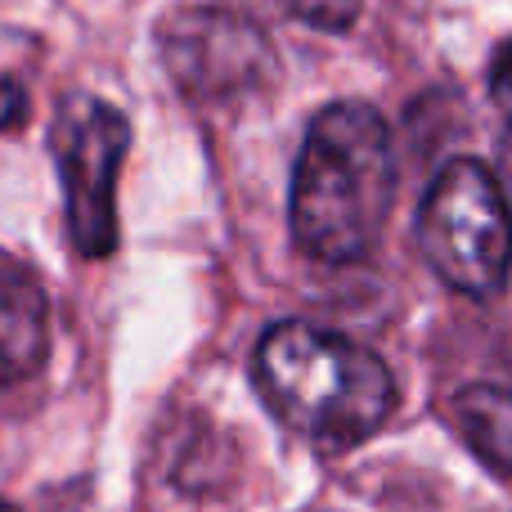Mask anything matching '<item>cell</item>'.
<instances>
[{
  "mask_svg": "<svg viewBox=\"0 0 512 512\" xmlns=\"http://www.w3.org/2000/svg\"><path fill=\"white\" fill-rule=\"evenodd\" d=\"M396 203V144L382 113L342 99L315 113L292 167V239L324 265L364 261Z\"/></svg>",
  "mask_w": 512,
  "mask_h": 512,
  "instance_id": "6da1fadb",
  "label": "cell"
},
{
  "mask_svg": "<svg viewBox=\"0 0 512 512\" xmlns=\"http://www.w3.org/2000/svg\"><path fill=\"white\" fill-rule=\"evenodd\" d=\"M256 387L270 414L319 450L364 445L396 409V378L369 346L301 319L261 337Z\"/></svg>",
  "mask_w": 512,
  "mask_h": 512,
  "instance_id": "7a4b0ae2",
  "label": "cell"
},
{
  "mask_svg": "<svg viewBox=\"0 0 512 512\" xmlns=\"http://www.w3.org/2000/svg\"><path fill=\"white\" fill-rule=\"evenodd\" d=\"M418 252L463 297H499L512 274V207L495 171L454 158L436 171L418 207Z\"/></svg>",
  "mask_w": 512,
  "mask_h": 512,
  "instance_id": "3957f363",
  "label": "cell"
},
{
  "mask_svg": "<svg viewBox=\"0 0 512 512\" xmlns=\"http://www.w3.org/2000/svg\"><path fill=\"white\" fill-rule=\"evenodd\" d=\"M54 162L63 180L72 248L86 261L117 252V171L131 149V122L95 95H72L54 117Z\"/></svg>",
  "mask_w": 512,
  "mask_h": 512,
  "instance_id": "277c9868",
  "label": "cell"
},
{
  "mask_svg": "<svg viewBox=\"0 0 512 512\" xmlns=\"http://www.w3.org/2000/svg\"><path fill=\"white\" fill-rule=\"evenodd\" d=\"M158 54L189 99H239L274 77V50L248 14L185 5L158 23Z\"/></svg>",
  "mask_w": 512,
  "mask_h": 512,
  "instance_id": "5b68a950",
  "label": "cell"
},
{
  "mask_svg": "<svg viewBox=\"0 0 512 512\" xmlns=\"http://www.w3.org/2000/svg\"><path fill=\"white\" fill-rule=\"evenodd\" d=\"M50 355V306L23 265L0 256V391L41 373Z\"/></svg>",
  "mask_w": 512,
  "mask_h": 512,
  "instance_id": "8992f818",
  "label": "cell"
},
{
  "mask_svg": "<svg viewBox=\"0 0 512 512\" xmlns=\"http://www.w3.org/2000/svg\"><path fill=\"white\" fill-rule=\"evenodd\" d=\"M450 427L463 436L472 454L499 477H512V391L490 387V382H472L459 387L445 405Z\"/></svg>",
  "mask_w": 512,
  "mask_h": 512,
  "instance_id": "52a82bcc",
  "label": "cell"
},
{
  "mask_svg": "<svg viewBox=\"0 0 512 512\" xmlns=\"http://www.w3.org/2000/svg\"><path fill=\"white\" fill-rule=\"evenodd\" d=\"M261 5H274L279 14L297 18L315 32H346L360 18L364 0H261Z\"/></svg>",
  "mask_w": 512,
  "mask_h": 512,
  "instance_id": "ba28073f",
  "label": "cell"
},
{
  "mask_svg": "<svg viewBox=\"0 0 512 512\" xmlns=\"http://www.w3.org/2000/svg\"><path fill=\"white\" fill-rule=\"evenodd\" d=\"M490 99H495V108L504 113V122L512 126V41L499 50L495 68H490Z\"/></svg>",
  "mask_w": 512,
  "mask_h": 512,
  "instance_id": "9c48e42d",
  "label": "cell"
},
{
  "mask_svg": "<svg viewBox=\"0 0 512 512\" xmlns=\"http://www.w3.org/2000/svg\"><path fill=\"white\" fill-rule=\"evenodd\" d=\"M27 117V95L18 81L0 77V131H9V126H18Z\"/></svg>",
  "mask_w": 512,
  "mask_h": 512,
  "instance_id": "30bf717a",
  "label": "cell"
},
{
  "mask_svg": "<svg viewBox=\"0 0 512 512\" xmlns=\"http://www.w3.org/2000/svg\"><path fill=\"white\" fill-rule=\"evenodd\" d=\"M0 512H18V508H9V504H5V499H0Z\"/></svg>",
  "mask_w": 512,
  "mask_h": 512,
  "instance_id": "8fae6325",
  "label": "cell"
}]
</instances>
